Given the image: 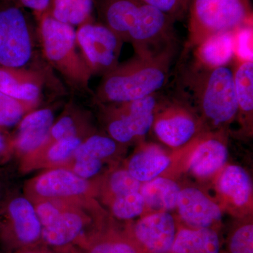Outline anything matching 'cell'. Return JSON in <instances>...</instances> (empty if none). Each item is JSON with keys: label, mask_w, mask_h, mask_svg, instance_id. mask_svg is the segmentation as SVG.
<instances>
[{"label": "cell", "mask_w": 253, "mask_h": 253, "mask_svg": "<svg viewBox=\"0 0 253 253\" xmlns=\"http://www.w3.org/2000/svg\"><path fill=\"white\" fill-rule=\"evenodd\" d=\"M103 21L123 42H129L144 17L146 3L141 0H98Z\"/></svg>", "instance_id": "obj_9"}, {"label": "cell", "mask_w": 253, "mask_h": 253, "mask_svg": "<svg viewBox=\"0 0 253 253\" xmlns=\"http://www.w3.org/2000/svg\"><path fill=\"white\" fill-rule=\"evenodd\" d=\"M6 146H7V142H6V138H5L2 132L0 131V154L4 152L5 150L6 149Z\"/></svg>", "instance_id": "obj_37"}, {"label": "cell", "mask_w": 253, "mask_h": 253, "mask_svg": "<svg viewBox=\"0 0 253 253\" xmlns=\"http://www.w3.org/2000/svg\"><path fill=\"white\" fill-rule=\"evenodd\" d=\"M42 81L38 73L24 68L0 66V91L23 102L38 104Z\"/></svg>", "instance_id": "obj_13"}, {"label": "cell", "mask_w": 253, "mask_h": 253, "mask_svg": "<svg viewBox=\"0 0 253 253\" xmlns=\"http://www.w3.org/2000/svg\"><path fill=\"white\" fill-rule=\"evenodd\" d=\"M141 184L128 170H118L110 179V186L115 196L139 192Z\"/></svg>", "instance_id": "obj_29"}, {"label": "cell", "mask_w": 253, "mask_h": 253, "mask_svg": "<svg viewBox=\"0 0 253 253\" xmlns=\"http://www.w3.org/2000/svg\"><path fill=\"white\" fill-rule=\"evenodd\" d=\"M84 221L75 212H61L50 225L42 227V236L44 242L54 247H62L73 242L81 235Z\"/></svg>", "instance_id": "obj_21"}, {"label": "cell", "mask_w": 253, "mask_h": 253, "mask_svg": "<svg viewBox=\"0 0 253 253\" xmlns=\"http://www.w3.org/2000/svg\"><path fill=\"white\" fill-rule=\"evenodd\" d=\"M162 113H155V134L165 144L177 148L189 142L199 129V123L191 109L182 101L174 98L169 101Z\"/></svg>", "instance_id": "obj_8"}, {"label": "cell", "mask_w": 253, "mask_h": 253, "mask_svg": "<svg viewBox=\"0 0 253 253\" xmlns=\"http://www.w3.org/2000/svg\"><path fill=\"white\" fill-rule=\"evenodd\" d=\"M37 19L46 59L70 83L87 89L92 75L78 51L74 27L55 19L48 10Z\"/></svg>", "instance_id": "obj_4"}, {"label": "cell", "mask_w": 253, "mask_h": 253, "mask_svg": "<svg viewBox=\"0 0 253 253\" xmlns=\"http://www.w3.org/2000/svg\"><path fill=\"white\" fill-rule=\"evenodd\" d=\"M177 49L158 54H135L103 76L96 89V101L120 104L160 92L167 84Z\"/></svg>", "instance_id": "obj_2"}, {"label": "cell", "mask_w": 253, "mask_h": 253, "mask_svg": "<svg viewBox=\"0 0 253 253\" xmlns=\"http://www.w3.org/2000/svg\"><path fill=\"white\" fill-rule=\"evenodd\" d=\"M79 124L76 116L69 113L64 115L51 126L45 145L69 136L79 135L81 131Z\"/></svg>", "instance_id": "obj_28"}, {"label": "cell", "mask_w": 253, "mask_h": 253, "mask_svg": "<svg viewBox=\"0 0 253 253\" xmlns=\"http://www.w3.org/2000/svg\"><path fill=\"white\" fill-rule=\"evenodd\" d=\"M181 62L175 79V95L213 126H224L237 116L234 68H209L194 60Z\"/></svg>", "instance_id": "obj_1"}, {"label": "cell", "mask_w": 253, "mask_h": 253, "mask_svg": "<svg viewBox=\"0 0 253 253\" xmlns=\"http://www.w3.org/2000/svg\"><path fill=\"white\" fill-rule=\"evenodd\" d=\"M253 26L241 28L234 33L235 56L243 61L253 60Z\"/></svg>", "instance_id": "obj_32"}, {"label": "cell", "mask_w": 253, "mask_h": 253, "mask_svg": "<svg viewBox=\"0 0 253 253\" xmlns=\"http://www.w3.org/2000/svg\"><path fill=\"white\" fill-rule=\"evenodd\" d=\"M147 4L172 17L174 21L183 19L187 14L189 0H141Z\"/></svg>", "instance_id": "obj_31"}, {"label": "cell", "mask_w": 253, "mask_h": 253, "mask_svg": "<svg viewBox=\"0 0 253 253\" xmlns=\"http://www.w3.org/2000/svg\"><path fill=\"white\" fill-rule=\"evenodd\" d=\"M117 142L111 136L94 134L82 141L73 156L75 159L92 158L101 160L109 157L116 152Z\"/></svg>", "instance_id": "obj_24"}, {"label": "cell", "mask_w": 253, "mask_h": 253, "mask_svg": "<svg viewBox=\"0 0 253 253\" xmlns=\"http://www.w3.org/2000/svg\"><path fill=\"white\" fill-rule=\"evenodd\" d=\"M36 106L0 91V127H11L18 124L25 114Z\"/></svg>", "instance_id": "obj_25"}, {"label": "cell", "mask_w": 253, "mask_h": 253, "mask_svg": "<svg viewBox=\"0 0 253 253\" xmlns=\"http://www.w3.org/2000/svg\"><path fill=\"white\" fill-rule=\"evenodd\" d=\"M188 33L184 51L215 35L253 26L251 0H189Z\"/></svg>", "instance_id": "obj_3"}, {"label": "cell", "mask_w": 253, "mask_h": 253, "mask_svg": "<svg viewBox=\"0 0 253 253\" xmlns=\"http://www.w3.org/2000/svg\"><path fill=\"white\" fill-rule=\"evenodd\" d=\"M171 163V160L161 148L150 146L134 155L128 164V172L140 182L158 177Z\"/></svg>", "instance_id": "obj_18"}, {"label": "cell", "mask_w": 253, "mask_h": 253, "mask_svg": "<svg viewBox=\"0 0 253 253\" xmlns=\"http://www.w3.org/2000/svg\"><path fill=\"white\" fill-rule=\"evenodd\" d=\"M101 160L92 158H80L76 160L73 172L80 177L86 179L96 175L101 170Z\"/></svg>", "instance_id": "obj_34"}, {"label": "cell", "mask_w": 253, "mask_h": 253, "mask_svg": "<svg viewBox=\"0 0 253 253\" xmlns=\"http://www.w3.org/2000/svg\"><path fill=\"white\" fill-rule=\"evenodd\" d=\"M95 0H51L48 12L57 21L80 26L93 19Z\"/></svg>", "instance_id": "obj_23"}, {"label": "cell", "mask_w": 253, "mask_h": 253, "mask_svg": "<svg viewBox=\"0 0 253 253\" xmlns=\"http://www.w3.org/2000/svg\"><path fill=\"white\" fill-rule=\"evenodd\" d=\"M252 224L240 226L234 231L229 241L230 253H253Z\"/></svg>", "instance_id": "obj_30"}, {"label": "cell", "mask_w": 253, "mask_h": 253, "mask_svg": "<svg viewBox=\"0 0 253 253\" xmlns=\"http://www.w3.org/2000/svg\"><path fill=\"white\" fill-rule=\"evenodd\" d=\"M36 211L42 227L52 224L61 213L56 206L49 202L40 204L37 206Z\"/></svg>", "instance_id": "obj_35"}, {"label": "cell", "mask_w": 253, "mask_h": 253, "mask_svg": "<svg viewBox=\"0 0 253 253\" xmlns=\"http://www.w3.org/2000/svg\"><path fill=\"white\" fill-rule=\"evenodd\" d=\"M229 156L224 141L216 137L200 142L189 161V169L194 175L206 177L212 175L225 165Z\"/></svg>", "instance_id": "obj_16"}, {"label": "cell", "mask_w": 253, "mask_h": 253, "mask_svg": "<svg viewBox=\"0 0 253 253\" xmlns=\"http://www.w3.org/2000/svg\"><path fill=\"white\" fill-rule=\"evenodd\" d=\"M18 124L14 146L21 152H33L47 141L54 124V113L49 109L33 111L26 115Z\"/></svg>", "instance_id": "obj_12"}, {"label": "cell", "mask_w": 253, "mask_h": 253, "mask_svg": "<svg viewBox=\"0 0 253 253\" xmlns=\"http://www.w3.org/2000/svg\"><path fill=\"white\" fill-rule=\"evenodd\" d=\"M144 207V199L139 191L116 196L112 211L114 215L119 219H130L140 215Z\"/></svg>", "instance_id": "obj_26"}, {"label": "cell", "mask_w": 253, "mask_h": 253, "mask_svg": "<svg viewBox=\"0 0 253 253\" xmlns=\"http://www.w3.org/2000/svg\"><path fill=\"white\" fill-rule=\"evenodd\" d=\"M234 33H221L208 38L191 50L194 54L192 59L206 67L230 65L236 58Z\"/></svg>", "instance_id": "obj_15"}, {"label": "cell", "mask_w": 253, "mask_h": 253, "mask_svg": "<svg viewBox=\"0 0 253 253\" xmlns=\"http://www.w3.org/2000/svg\"><path fill=\"white\" fill-rule=\"evenodd\" d=\"M9 212L15 234L20 242L31 244L41 237L42 226L36 208L28 199L18 197L12 200L9 206Z\"/></svg>", "instance_id": "obj_17"}, {"label": "cell", "mask_w": 253, "mask_h": 253, "mask_svg": "<svg viewBox=\"0 0 253 253\" xmlns=\"http://www.w3.org/2000/svg\"><path fill=\"white\" fill-rule=\"evenodd\" d=\"M82 141L83 139L78 135L69 136L49 143L50 146L47 151L48 159L52 163L66 161L73 156Z\"/></svg>", "instance_id": "obj_27"}, {"label": "cell", "mask_w": 253, "mask_h": 253, "mask_svg": "<svg viewBox=\"0 0 253 253\" xmlns=\"http://www.w3.org/2000/svg\"><path fill=\"white\" fill-rule=\"evenodd\" d=\"M217 233L211 228L182 229L176 233L172 253H219Z\"/></svg>", "instance_id": "obj_19"}, {"label": "cell", "mask_w": 253, "mask_h": 253, "mask_svg": "<svg viewBox=\"0 0 253 253\" xmlns=\"http://www.w3.org/2000/svg\"><path fill=\"white\" fill-rule=\"evenodd\" d=\"M76 42L91 75H102L119 63L124 42L107 26L94 21L78 26Z\"/></svg>", "instance_id": "obj_5"}, {"label": "cell", "mask_w": 253, "mask_h": 253, "mask_svg": "<svg viewBox=\"0 0 253 253\" xmlns=\"http://www.w3.org/2000/svg\"><path fill=\"white\" fill-rule=\"evenodd\" d=\"M89 189L86 179L72 171L56 169L48 171L37 179L35 190L45 198L70 197L84 194Z\"/></svg>", "instance_id": "obj_14"}, {"label": "cell", "mask_w": 253, "mask_h": 253, "mask_svg": "<svg viewBox=\"0 0 253 253\" xmlns=\"http://www.w3.org/2000/svg\"><path fill=\"white\" fill-rule=\"evenodd\" d=\"M176 233L174 218L166 212L142 218L134 229L136 239L150 253H170Z\"/></svg>", "instance_id": "obj_10"}, {"label": "cell", "mask_w": 253, "mask_h": 253, "mask_svg": "<svg viewBox=\"0 0 253 253\" xmlns=\"http://www.w3.org/2000/svg\"><path fill=\"white\" fill-rule=\"evenodd\" d=\"M18 4L32 10L36 18L44 14L49 7L51 0H16Z\"/></svg>", "instance_id": "obj_36"}, {"label": "cell", "mask_w": 253, "mask_h": 253, "mask_svg": "<svg viewBox=\"0 0 253 253\" xmlns=\"http://www.w3.org/2000/svg\"><path fill=\"white\" fill-rule=\"evenodd\" d=\"M32 53L31 31L22 11L14 6L0 9V66L23 68Z\"/></svg>", "instance_id": "obj_7"}, {"label": "cell", "mask_w": 253, "mask_h": 253, "mask_svg": "<svg viewBox=\"0 0 253 253\" xmlns=\"http://www.w3.org/2000/svg\"><path fill=\"white\" fill-rule=\"evenodd\" d=\"M218 187L237 206L247 204L252 195V181L249 173L238 166L226 168L219 178Z\"/></svg>", "instance_id": "obj_22"}, {"label": "cell", "mask_w": 253, "mask_h": 253, "mask_svg": "<svg viewBox=\"0 0 253 253\" xmlns=\"http://www.w3.org/2000/svg\"><path fill=\"white\" fill-rule=\"evenodd\" d=\"M20 253H44L42 252H40V251H25Z\"/></svg>", "instance_id": "obj_38"}, {"label": "cell", "mask_w": 253, "mask_h": 253, "mask_svg": "<svg viewBox=\"0 0 253 253\" xmlns=\"http://www.w3.org/2000/svg\"><path fill=\"white\" fill-rule=\"evenodd\" d=\"M88 253H139L132 244L121 240L101 241L91 246Z\"/></svg>", "instance_id": "obj_33"}, {"label": "cell", "mask_w": 253, "mask_h": 253, "mask_svg": "<svg viewBox=\"0 0 253 253\" xmlns=\"http://www.w3.org/2000/svg\"><path fill=\"white\" fill-rule=\"evenodd\" d=\"M158 94L129 102L109 104L111 117L107 129L110 136L116 142L126 144L146 135L154 124L160 100Z\"/></svg>", "instance_id": "obj_6"}, {"label": "cell", "mask_w": 253, "mask_h": 253, "mask_svg": "<svg viewBox=\"0 0 253 253\" xmlns=\"http://www.w3.org/2000/svg\"><path fill=\"white\" fill-rule=\"evenodd\" d=\"M180 191L179 185L172 179L156 177L141 184L139 192L145 206L158 212H167L176 207Z\"/></svg>", "instance_id": "obj_20"}, {"label": "cell", "mask_w": 253, "mask_h": 253, "mask_svg": "<svg viewBox=\"0 0 253 253\" xmlns=\"http://www.w3.org/2000/svg\"><path fill=\"white\" fill-rule=\"evenodd\" d=\"M176 207L181 219L191 229L211 228L221 218L219 206L196 188L181 190Z\"/></svg>", "instance_id": "obj_11"}]
</instances>
